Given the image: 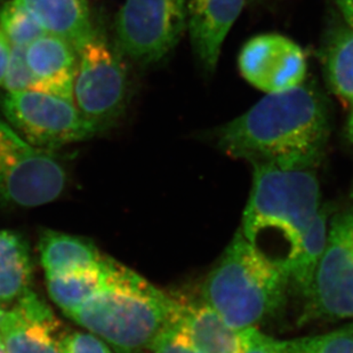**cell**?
Listing matches in <instances>:
<instances>
[{"label":"cell","mask_w":353,"mask_h":353,"mask_svg":"<svg viewBox=\"0 0 353 353\" xmlns=\"http://www.w3.org/2000/svg\"><path fill=\"white\" fill-rule=\"evenodd\" d=\"M330 134V109L309 85L267 94L239 117L216 130L217 148L234 158L283 170H312Z\"/></svg>","instance_id":"1"},{"label":"cell","mask_w":353,"mask_h":353,"mask_svg":"<svg viewBox=\"0 0 353 353\" xmlns=\"http://www.w3.org/2000/svg\"><path fill=\"white\" fill-rule=\"evenodd\" d=\"M253 167V188L240 231L288 274L319 213V182L312 170H283L267 163Z\"/></svg>","instance_id":"2"},{"label":"cell","mask_w":353,"mask_h":353,"mask_svg":"<svg viewBox=\"0 0 353 353\" xmlns=\"http://www.w3.org/2000/svg\"><path fill=\"white\" fill-rule=\"evenodd\" d=\"M179 304V299L114 260L105 286L68 316L116 352L139 353L173 323Z\"/></svg>","instance_id":"3"},{"label":"cell","mask_w":353,"mask_h":353,"mask_svg":"<svg viewBox=\"0 0 353 353\" xmlns=\"http://www.w3.org/2000/svg\"><path fill=\"white\" fill-rule=\"evenodd\" d=\"M290 276L236 231L203 287V301L238 332L257 328L283 309Z\"/></svg>","instance_id":"4"},{"label":"cell","mask_w":353,"mask_h":353,"mask_svg":"<svg viewBox=\"0 0 353 353\" xmlns=\"http://www.w3.org/2000/svg\"><path fill=\"white\" fill-rule=\"evenodd\" d=\"M65 185L67 174L61 163L0 118V203L43 206L57 200Z\"/></svg>","instance_id":"5"},{"label":"cell","mask_w":353,"mask_h":353,"mask_svg":"<svg viewBox=\"0 0 353 353\" xmlns=\"http://www.w3.org/2000/svg\"><path fill=\"white\" fill-rule=\"evenodd\" d=\"M0 107L24 140L43 151L90 140L100 130L80 114L74 101L52 94L6 92Z\"/></svg>","instance_id":"6"},{"label":"cell","mask_w":353,"mask_h":353,"mask_svg":"<svg viewBox=\"0 0 353 353\" xmlns=\"http://www.w3.org/2000/svg\"><path fill=\"white\" fill-rule=\"evenodd\" d=\"M188 27V0H126L116 20L120 53L142 65L163 60Z\"/></svg>","instance_id":"7"},{"label":"cell","mask_w":353,"mask_h":353,"mask_svg":"<svg viewBox=\"0 0 353 353\" xmlns=\"http://www.w3.org/2000/svg\"><path fill=\"white\" fill-rule=\"evenodd\" d=\"M119 53L97 31L77 50L72 101L99 130L112 123L125 107L127 74Z\"/></svg>","instance_id":"8"},{"label":"cell","mask_w":353,"mask_h":353,"mask_svg":"<svg viewBox=\"0 0 353 353\" xmlns=\"http://www.w3.org/2000/svg\"><path fill=\"white\" fill-rule=\"evenodd\" d=\"M305 302L304 319L353 318V206L330 221L326 246Z\"/></svg>","instance_id":"9"},{"label":"cell","mask_w":353,"mask_h":353,"mask_svg":"<svg viewBox=\"0 0 353 353\" xmlns=\"http://www.w3.org/2000/svg\"><path fill=\"white\" fill-rule=\"evenodd\" d=\"M243 77L264 93L300 86L307 74V59L296 43L281 34H260L248 40L239 55Z\"/></svg>","instance_id":"10"},{"label":"cell","mask_w":353,"mask_h":353,"mask_svg":"<svg viewBox=\"0 0 353 353\" xmlns=\"http://www.w3.org/2000/svg\"><path fill=\"white\" fill-rule=\"evenodd\" d=\"M59 330L50 307L31 290L0 318L7 353H62Z\"/></svg>","instance_id":"11"},{"label":"cell","mask_w":353,"mask_h":353,"mask_svg":"<svg viewBox=\"0 0 353 353\" xmlns=\"http://www.w3.org/2000/svg\"><path fill=\"white\" fill-rule=\"evenodd\" d=\"M246 0H188V27L196 60L207 72L216 69L224 39Z\"/></svg>","instance_id":"12"},{"label":"cell","mask_w":353,"mask_h":353,"mask_svg":"<svg viewBox=\"0 0 353 353\" xmlns=\"http://www.w3.org/2000/svg\"><path fill=\"white\" fill-rule=\"evenodd\" d=\"M32 90L72 100L78 54L67 40L45 34L26 48Z\"/></svg>","instance_id":"13"},{"label":"cell","mask_w":353,"mask_h":353,"mask_svg":"<svg viewBox=\"0 0 353 353\" xmlns=\"http://www.w3.org/2000/svg\"><path fill=\"white\" fill-rule=\"evenodd\" d=\"M46 34L67 40L78 50L94 34L87 0H19Z\"/></svg>","instance_id":"14"},{"label":"cell","mask_w":353,"mask_h":353,"mask_svg":"<svg viewBox=\"0 0 353 353\" xmlns=\"http://www.w3.org/2000/svg\"><path fill=\"white\" fill-rule=\"evenodd\" d=\"M39 254L46 278L94 269L107 259L90 239L50 230L40 236Z\"/></svg>","instance_id":"15"},{"label":"cell","mask_w":353,"mask_h":353,"mask_svg":"<svg viewBox=\"0 0 353 353\" xmlns=\"http://www.w3.org/2000/svg\"><path fill=\"white\" fill-rule=\"evenodd\" d=\"M32 261L27 240L0 230V305L14 304L30 292Z\"/></svg>","instance_id":"16"},{"label":"cell","mask_w":353,"mask_h":353,"mask_svg":"<svg viewBox=\"0 0 353 353\" xmlns=\"http://www.w3.org/2000/svg\"><path fill=\"white\" fill-rule=\"evenodd\" d=\"M114 259L107 256L100 267L47 278L50 299L65 316L77 310L100 292L109 279Z\"/></svg>","instance_id":"17"},{"label":"cell","mask_w":353,"mask_h":353,"mask_svg":"<svg viewBox=\"0 0 353 353\" xmlns=\"http://www.w3.org/2000/svg\"><path fill=\"white\" fill-rule=\"evenodd\" d=\"M327 83L333 93L353 104V29L335 28L323 50Z\"/></svg>","instance_id":"18"},{"label":"cell","mask_w":353,"mask_h":353,"mask_svg":"<svg viewBox=\"0 0 353 353\" xmlns=\"http://www.w3.org/2000/svg\"><path fill=\"white\" fill-rule=\"evenodd\" d=\"M327 221H328V215L326 210L320 208L319 213L311 225L310 230L304 238L296 260L288 271L290 286L294 290H296L304 300L310 293L316 267L326 246L327 232H328Z\"/></svg>","instance_id":"19"},{"label":"cell","mask_w":353,"mask_h":353,"mask_svg":"<svg viewBox=\"0 0 353 353\" xmlns=\"http://www.w3.org/2000/svg\"><path fill=\"white\" fill-rule=\"evenodd\" d=\"M0 29L12 46H29L46 34L34 15L19 0H8L0 8Z\"/></svg>","instance_id":"20"},{"label":"cell","mask_w":353,"mask_h":353,"mask_svg":"<svg viewBox=\"0 0 353 353\" xmlns=\"http://www.w3.org/2000/svg\"><path fill=\"white\" fill-rule=\"evenodd\" d=\"M292 353H353V325L316 336L290 341Z\"/></svg>","instance_id":"21"},{"label":"cell","mask_w":353,"mask_h":353,"mask_svg":"<svg viewBox=\"0 0 353 353\" xmlns=\"http://www.w3.org/2000/svg\"><path fill=\"white\" fill-rule=\"evenodd\" d=\"M24 46H12L10 62L3 78V88L6 92L32 90L34 81L28 67Z\"/></svg>","instance_id":"22"},{"label":"cell","mask_w":353,"mask_h":353,"mask_svg":"<svg viewBox=\"0 0 353 353\" xmlns=\"http://www.w3.org/2000/svg\"><path fill=\"white\" fill-rule=\"evenodd\" d=\"M240 353H292L290 341L276 340L262 333L257 328H248L240 332Z\"/></svg>","instance_id":"23"},{"label":"cell","mask_w":353,"mask_h":353,"mask_svg":"<svg viewBox=\"0 0 353 353\" xmlns=\"http://www.w3.org/2000/svg\"><path fill=\"white\" fill-rule=\"evenodd\" d=\"M149 349L154 353H198L184 334L173 325L161 330Z\"/></svg>","instance_id":"24"},{"label":"cell","mask_w":353,"mask_h":353,"mask_svg":"<svg viewBox=\"0 0 353 353\" xmlns=\"http://www.w3.org/2000/svg\"><path fill=\"white\" fill-rule=\"evenodd\" d=\"M62 353H112L107 344L94 334L72 333L61 341Z\"/></svg>","instance_id":"25"},{"label":"cell","mask_w":353,"mask_h":353,"mask_svg":"<svg viewBox=\"0 0 353 353\" xmlns=\"http://www.w3.org/2000/svg\"><path fill=\"white\" fill-rule=\"evenodd\" d=\"M10 52H12V43L0 29V87L3 86L7 65L10 62Z\"/></svg>","instance_id":"26"},{"label":"cell","mask_w":353,"mask_h":353,"mask_svg":"<svg viewBox=\"0 0 353 353\" xmlns=\"http://www.w3.org/2000/svg\"><path fill=\"white\" fill-rule=\"evenodd\" d=\"M340 10L347 26L353 29V0H332Z\"/></svg>","instance_id":"27"},{"label":"cell","mask_w":353,"mask_h":353,"mask_svg":"<svg viewBox=\"0 0 353 353\" xmlns=\"http://www.w3.org/2000/svg\"><path fill=\"white\" fill-rule=\"evenodd\" d=\"M347 139H349V141H350L351 144L353 145V108L352 110H351L350 117L347 120Z\"/></svg>","instance_id":"28"},{"label":"cell","mask_w":353,"mask_h":353,"mask_svg":"<svg viewBox=\"0 0 353 353\" xmlns=\"http://www.w3.org/2000/svg\"><path fill=\"white\" fill-rule=\"evenodd\" d=\"M0 353H7L6 347H5V344H3V339H1V335H0Z\"/></svg>","instance_id":"29"},{"label":"cell","mask_w":353,"mask_h":353,"mask_svg":"<svg viewBox=\"0 0 353 353\" xmlns=\"http://www.w3.org/2000/svg\"><path fill=\"white\" fill-rule=\"evenodd\" d=\"M3 311L1 310V309H0V318H1V316H3Z\"/></svg>","instance_id":"30"}]
</instances>
